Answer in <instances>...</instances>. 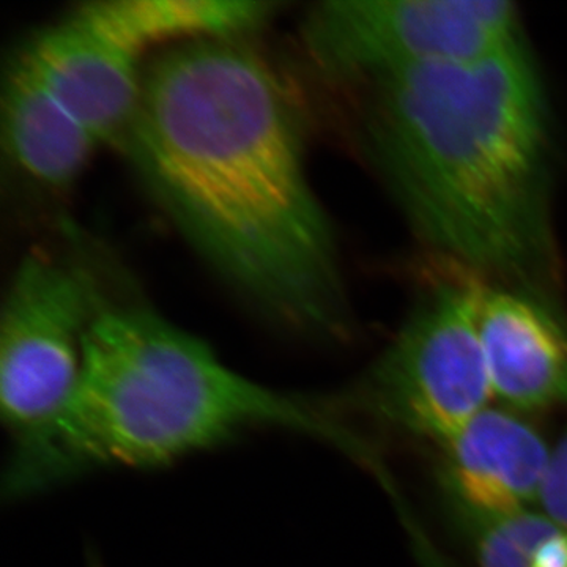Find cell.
Listing matches in <instances>:
<instances>
[{
	"label": "cell",
	"instance_id": "30bf717a",
	"mask_svg": "<svg viewBox=\"0 0 567 567\" xmlns=\"http://www.w3.org/2000/svg\"><path fill=\"white\" fill-rule=\"evenodd\" d=\"M257 0H93L74 13L147 63L159 52L207 40L256 39L279 13Z\"/></svg>",
	"mask_w": 567,
	"mask_h": 567
},
{
	"label": "cell",
	"instance_id": "4fadbf2b",
	"mask_svg": "<svg viewBox=\"0 0 567 567\" xmlns=\"http://www.w3.org/2000/svg\"><path fill=\"white\" fill-rule=\"evenodd\" d=\"M539 506L547 517L567 529V429L551 447Z\"/></svg>",
	"mask_w": 567,
	"mask_h": 567
},
{
	"label": "cell",
	"instance_id": "6da1fadb",
	"mask_svg": "<svg viewBox=\"0 0 567 567\" xmlns=\"http://www.w3.org/2000/svg\"><path fill=\"white\" fill-rule=\"evenodd\" d=\"M213 274L284 333H352L338 241L306 162L305 117L252 39L207 40L145 65L117 147Z\"/></svg>",
	"mask_w": 567,
	"mask_h": 567
},
{
	"label": "cell",
	"instance_id": "9c48e42d",
	"mask_svg": "<svg viewBox=\"0 0 567 567\" xmlns=\"http://www.w3.org/2000/svg\"><path fill=\"white\" fill-rule=\"evenodd\" d=\"M439 447L440 488L454 518L539 505L551 447L522 413L486 406Z\"/></svg>",
	"mask_w": 567,
	"mask_h": 567
},
{
	"label": "cell",
	"instance_id": "8fae6325",
	"mask_svg": "<svg viewBox=\"0 0 567 567\" xmlns=\"http://www.w3.org/2000/svg\"><path fill=\"white\" fill-rule=\"evenodd\" d=\"M2 144L14 173L54 194L73 188L102 148L18 54L3 78Z\"/></svg>",
	"mask_w": 567,
	"mask_h": 567
},
{
	"label": "cell",
	"instance_id": "277c9868",
	"mask_svg": "<svg viewBox=\"0 0 567 567\" xmlns=\"http://www.w3.org/2000/svg\"><path fill=\"white\" fill-rule=\"evenodd\" d=\"M453 270L425 290L364 374L338 391L353 423L439 446L488 406L494 393L477 330L480 278Z\"/></svg>",
	"mask_w": 567,
	"mask_h": 567
},
{
	"label": "cell",
	"instance_id": "5bb4252c",
	"mask_svg": "<svg viewBox=\"0 0 567 567\" xmlns=\"http://www.w3.org/2000/svg\"><path fill=\"white\" fill-rule=\"evenodd\" d=\"M89 567H103L102 563L99 561L95 557L91 558V565Z\"/></svg>",
	"mask_w": 567,
	"mask_h": 567
},
{
	"label": "cell",
	"instance_id": "ba28073f",
	"mask_svg": "<svg viewBox=\"0 0 567 567\" xmlns=\"http://www.w3.org/2000/svg\"><path fill=\"white\" fill-rule=\"evenodd\" d=\"M14 54L102 147H118L140 106L147 63L96 32L74 10L39 29Z\"/></svg>",
	"mask_w": 567,
	"mask_h": 567
},
{
	"label": "cell",
	"instance_id": "3957f363",
	"mask_svg": "<svg viewBox=\"0 0 567 567\" xmlns=\"http://www.w3.org/2000/svg\"><path fill=\"white\" fill-rule=\"evenodd\" d=\"M262 431L311 436L382 468L338 394L256 382L136 295L110 286L80 382L50 423L13 440L2 494L18 502L104 470L164 468Z\"/></svg>",
	"mask_w": 567,
	"mask_h": 567
},
{
	"label": "cell",
	"instance_id": "52a82bcc",
	"mask_svg": "<svg viewBox=\"0 0 567 567\" xmlns=\"http://www.w3.org/2000/svg\"><path fill=\"white\" fill-rule=\"evenodd\" d=\"M477 330L492 393L506 409H567V319L550 290L480 278Z\"/></svg>",
	"mask_w": 567,
	"mask_h": 567
},
{
	"label": "cell",
	"instance_id": "5b68a950",
	"mask_svg": "<svg viewBox=\"0 0 567 567\" xmlns=\"http://www.w3.org/2000/svg\"><path fill=\"white\" fill-rule=\"evenodd\" d=\"M522 39L507 0H324L300 22L317 73L354 89L429 63L487 58Z\"/></svg>",
	"mask_w": 567,
	"mask_h": 567
},
{
	"label": "cell",
	"instance_id": "8992f818",
	"mask_svg": "<svg viewBox=\"0 0 567 567\" xmlns=\"http://www.w3.org/2000/svg\"><path fill=\"white\" fill-rule=\"evenodd\" d=\"M107 286L78 254L35 249L18 264L0 320V410L11 440L50 423L73 394Z\"/></svg>",
	"mask_w": 567,
	"mask_h": 567
},
{
	"label": "cell",
	"instance_id": "7a4b0ae2",
	"mask_svg": "<svg viewBox=\"0 0 567 567\" xmlns=\"http://www.w3.org/2000/svg\"><path fill=\"white\" fill-rule=\"evenodd\" d=\"M361 142L421 240L451 267L550 290V112L525 39L363 89Z\"/></svg>",
	"mask_w": 567,
	"mask_h": 567
},
{
	"label": "cell",
	"instance_id": "7c38bea8",
	"mask_svg": "<svg viewBox=\"0 0 567 567\" xmlns=\"http://www.w3.org/2000/svg\"><path fill=\"white\" fill-rule=\"evenodd\" d=\"M473 567H567V529L546 514L456 518Z\"/></svg>",
	"mask_w": 567,
	"mask_h": 567
}]
</instances>
